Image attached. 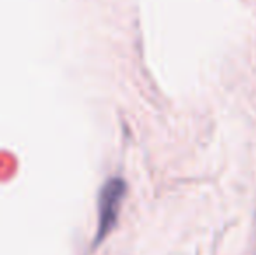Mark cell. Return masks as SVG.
<instances>
[{
	"label": "cell",
	"instance_id": "cell-1",
	"mask_svg": "<svg viewBox=\"0 0 256 255\" xmlns=\"http://www.w3.org/2000/svg\"><path fill=\"white\" fill-rule=\"evenodd\" d=\"M126 194V184L120 178H110L103 185L100 194V225L96 243H100L117 222V215L120 210L122 199Z\"/></svg>",
	"mask_w": 256,
	"mask_h": 255
}]
</instances>
